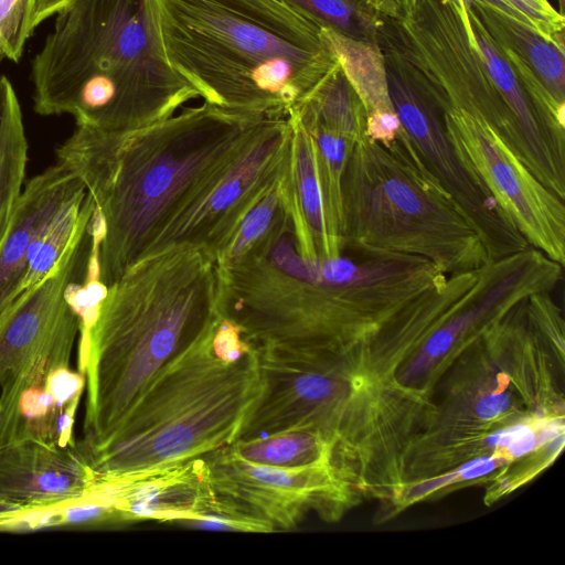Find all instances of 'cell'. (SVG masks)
<instances>
[{"label": "cell", "mask_w": 565, "mask_h": 565, "mask_svg": "<svg viewBox=\"0 0 565 565\" xmlns=\"http://www.w3.org/2000/svg\"><path fill=\"white\" fill-rule=\"evenodd\" d=\"M289 109L355 145L366 138L365 109L339 63Z\"/></svg>", "instance_id": "14"}, {"label": "cell", "mask_w": 565, "mask_h": 565, "mask_svg": "<svg viewBox=\"0 0 565 565\" xmlns=\"http://www.w3.org/2000/svg\"><path fill=\"white\" fill-rule=\"evenodd\" d=\"M559 3H561V8L563 9L564 8V0H559Z\"/></svg>", "instance_id": "28"}, {"label": "cell", "mask_w": 565, "mask_h": 565, "mask_svg": "<svg viewBox=\"0 0 565 565\" xmlns=\"http://www.w3.org/2000/svg\"><path fill=\"white\" fill-rule=\"evenodd\" d=\"M512 3V7L521 11V13L530 19L531 23L536 22H548L555 19V12L551 10V7L544 0H505Z\"/></svg>", "instance_id": "25"}, {"label": "cell", "mask_w": 565, "mask_h": 565, "mask_svg": "<svg viewBox=\"0 0 565 565\" xmlns=\"http://www.w3.org/2000/svg\"><path fill=\"white\" fill-rule=\"evenodd\" d=\"M23 512L21 509L0 501V524L2 521Z\"/></svg>", "instance_id": "26"}, {"label": "cell", "mask_w": 565, "mask_h": 565, "mask_svg": "<svg viewBox=\"0 0 565 565\" xmlns=\"http://www.w3.org/2000/svg\"><path fill=\"white\" fill-rule=\"evenodd\" d=\"M33 106L124 132L200 96L168 62L151 0H74L33 58Z\"/></svg>", "instance_id": "3"}, {"label": "cell", "mask_w": 565, "mask_h": 565, "mask_svg": "<svg viewBox=\"0 0 565 565\" xmlns=\"http://www.w3.org/2000/svg\"><path fill=\"white\" fill-rule=\"evenodd\" d=\"M266 115L205 102L124 132L76 126L56 162L84 184L100 215L99 280L107 287L162 250L183 217L260 137Z\"/></svg>", "instance_id": "1"}, {"label": "cell", "mask_w": 565, "mask_h": 565, "mask_svg": "<svg viewBox=\"0 0 565 565\" xmlns=\"http://www.w3.org/2000/svg\"><path fill=\"white\" fill-rule=\"evenodd\" d=\"M1 60H2V57H0V61H1ZM4 76H6V75H3V74H1V73H0V84H1V82H2V79H3V77H4Z\"/></svg>", "instance_id": "27"}, {"label": "cell", "mask_w": 565, "mask_h": 565, "mask_svg": "<svg viewBox=\"0 0 565 565\" xmlns=\"http://www.w3.org/2000/svg\"><path fill=\"white\" fill-rule=\"evenodd\" d=\"M297 117L315 140L320 188L327 231L337 256L343 254L342 179L348 158L355 143L300 117Z\"/></svg>", "instance_id": "17"}, {"label": "cell", "mask_w": 565, "mask_h": 565, "mask_svg": "<svg viewBox=\"0 0 565 565\" xmlns=\"http://www.w3.org/2000/svg\"><path fill=\"white\" fill-rule=\"evenodd\" d=\"M28 17L29 0H0V57L20 60L31 35Z\"/></svg>", "instance_id": "21"}, {"label": "cell", "mask_w": 565, "mask_h": 565, "mask_svg": "<svg viewBox=\"0 0 565 565\" xmlns=\"http://www.w3.org/2000/svg\"><path fill=\"white\" fill-rule=\"evenodd\" d=\"M526 51L541 77L546 82L550 95L564 104V65L554 47L536 36H526Z\"/></svg>", "instance_id": "23"}, {"label": "cell", "mask_w": 565, "mask_h": 565, "mask_svg": "<svg viewBox=\"0 0 565 565\" xmlns=\"http://www.w3.org/2000/svg\"><path fill=\"white\" fill-rule=\"evenodd\" d=\"M85 194L81 180L58 162L24 184L0 245V319L12 305L47 227L65 207Z\"/></svg>", "instance_id": "13"}, {"label": "cell", "mask_w": 565, "mask_h": 565, "mask_svg": "<svg viewBox=\"0 0 565 565\" xmlns=\"http://www.w3.org/2000/svg\"><path fill=\"white\" fill-rule=\"evenodd\" d=\"M204 458L215 494L273 531L296 527L309 512L338 520L356 495L333 465L277 468L242 459L227 447Z\"/></svg>", "instance_id": "8"}, {"label": "cell", "mask_w": 565, "mask_h": 565, "mask_svg": "<svg viewBox=\"0 0 565 565\" xmlns=\"http://www.w3.org/2000/svg\"><path fill=\"white\" fill-rule=\"evenodd\" d=\"M164 54L205 102L287 115L338 63L279 0H151Z\"/></svg>", "instance_id": "4"}, {"label": "cell", "mask_w": 565, "mask_h": 565, "mask_svg": "<svg viewBox=\"0 0 565 565\" xmlns=\"http://www.w3.org/2000/svg\"><path fill=\"white\" fill-rule=\"evenodd\" d=\"M28 149L21 106L4 76L0 84V245L25 184Z\"/></svg>", "instance_id": "15"}, {"label": "cell", "mask_w": 565, "mask_h": 565, "mask_svg": "<svg viewBox=\"0 0 565 565\" xmlns=\"http://www.w3.org/2000/svg\"><path fill=\"white\" fill-rule=\"evenodd\" d=\"M226 447L247 461L287 469L333 465L334 456V444L322 434L308 429L237 439Z\"/></svg>", "instance_id": "16"}, {"label": "cell", "mask_w": 565, "mask_h": 565, "mask_svg": "<svg viewBox=\"0 0 565 565\" xmlns=\"http://www.w3.org/2000/svg\"><path fill=\"white\" fill-rule=\"evenodd\" d=\"M444 124L462 162L481 180L526 243L565 264V203L486 124L459 110Z\"/></svg>", "instance_id": "9"}, {"label": "cell", "mask_w": 565, "mask_h": 565, "mask_svg": "<svg viewBox=\"0 0 565 565\" xmlns=\"http://www.w3.org/2000/svg\"><path fill=\"white\" fill-rule=\"evenodd\" d=\"M290 9L315 23L343 34L353 22V10L349 0H279Z\"/></svg>", "instance_id": "22"}, {"label": "cell", "mask_w": 565, "mask_h": 565, "mask_svg": "<svg viewBox=\"0 0 565 565\" xmlns=\"http://www.w3.org/2000/svg\"><path fill=\"white\" fill-rule=\"evenodd\" d=\"M74 0H29L28 29L32 34L34 29L45 19L58 13Z\"/></svg>", "instance_id": "24"}, {"label": "cell", "mask_w": 565, "mask_h": 565, "mask_svg": "<svg viewBox=\"0 0 565 565\" xmlns=\"http://www.w3.org/2000/svg\"><path fill=\"white\" fill-rule=\"evenodd\" d=\"M212 258L179 245L140 259L81 326L87 393L78 447L86 458L114 435L158 372L222 318Z\"/></svg>", "instance_id": "2"}, {"label": "cell", "mask_w": 565, "mask_h": 565, "mask_svg": "<svg viewBox=\"0 0 565 565\" xmlns=\"http://www.w3.org/2000/svg\"><path fill=\"white\" fill-rule=\"evenodd\" d=\"M96 483L97 475L77 445L24 439L0 447V501L22 511L81 500Z\"/></svg>", "instance_id": "12"}, {"label": "cell", "mask_w": 565, "mask_h": 565, "mask_svg": "<svg viewBox=\"0 0 565 565\" xmlns=\"http://www.w3.org/2000/svg\"><path fill=\"white\" fill-rule=\"evenodd\" d=\"M399 121L428 171L479 234L490 260L530 245L481 180L462 162L430 106L397 82L388 86Z\"/></svg>", "instance_id": "10"}, {"label": "cell", "mask_w": 565, "mask_h": 565, "mask_svg": "<svg viewBox=\"0 0 565 565\" xmlns=\"http://www.w3.org/2000/svg\"><path fill=\"white\" fill-rule=\"evenodd\" d=\"M512 461L500 454H487L472 457L460 462L457 468H449L431 477L412 479L397 484L391 493V503L394 511H402L406 507L423 500L446 494L459 486L491 477L499 469Z\"/></svg>", "instance_id": "19"}, {"label": "cell", "mask_w": 565, "mask_h": 565, "mask_svg": "<svg viewBox=\"0 0 565 565\" xmlns=\"http://www.w3.org/2000/svg\"><path fill=\"white\" fill-rule=\"evenodd\" d=\"M323 38L337 62L341 66L348 82L360 98L366 116L395 111L388 84L381 71L380 64H371L370 54L366 62H361L362 46L352 42L344 34L329 29H321Z\"/></svg>", "instance_id": "18"}, {"label": "cell", "mask_w": 565, "mask_h": 565, "mask_svg": "<svg viewBox=\"0 0 565 565\" xmlns=\"http://www.w3.org/2000/svg\"><path fill=\"white\" fill-rule=\"evenodd\" d=\"M552 291L536 292L525 301V317L530 331L539 342L548 345L563 361L564 321Z\"/></svg>", "instance_id": "20"}, {"label": "cell", "mask_w": 565, "mask_h": 565, "mask_svg": "<svg viewBox=\"0 0 565 565\" xmlns=\"http://www.w3.org/2000/svg\"><path fill=\"white\" fill-rule=\"evenodd\" d=\"M342 201L343 254L416 256L447 276L491 262L404 128L385 146L367 137L354 146L343 172Z\"/></svg>", "instance_id": "6"}, {"label": "cell", "mask_w": 565, "mask_h": 565, "mask_svg": "<svg viewBox=\"0 0 565 565\" xmlns=\"http://www.w3.org/2000/svg\"><path fill=\"white\" fill-rule=\"evenodd\" d=\"M94 492L114 504L119 521L190 524L221 505L203 457L97 478Z\"/></svg>", "instance_id": "11"}, {"label": "cell", "mask_w": 565, "mask_h": 565, "mask_svg": "<svg viewBox=\"0 0 565 565\" xmlns=\"http://www.w3.org/2000/svg\"><path fill=\"white\" fill-rule=\"evenodd\" d=\"M218 320L158 372L87 458L97 478L184 462L239 438L262 391L258 358L236 327L216 328Z\"/></svg>", "instance_id": "5"}, {"label": "cell", "mask_w": 565, "mask_h": 565, "mask_svg": "<svg viewBox=\"0 0 565 565\" xmlns=\"http://www.w3.org/2000/svg\"><path fill=\"white\" fill-rule=\"evenodd\" d=\"M262 391L238 439L308 429L335 447L351 430L358 394L369 382L343 358L255 347Z\"/></svg>", "instance_id": "7"}]
</instances>
